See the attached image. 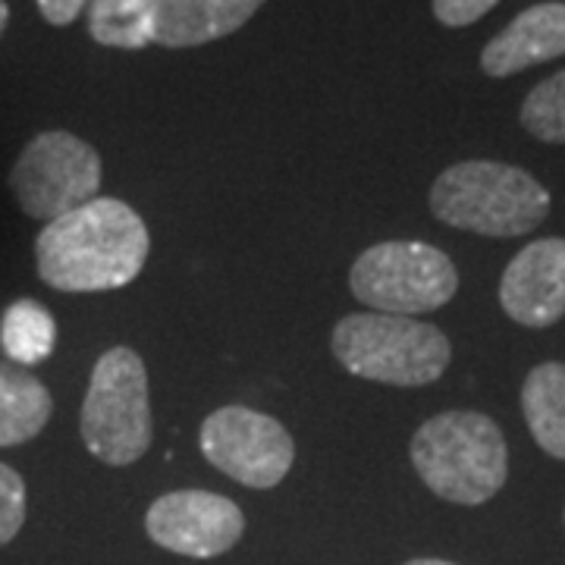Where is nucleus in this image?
<instances>
[{
    "instance_id": "4468645a",
    "label": "nucleus",
    "mask_w": 565,
    "mask_h": 565,
    "mask_svg": "<svg viewBox=\"0 0 565 565\" xmlns=\"http://www.w3.org/2000/svg\"><path fill=\"white\" fill-rule=\"evenodd\" d=\"M522 415L534 444L565 462V362H544L527 371Z\"/></svg>"
},
{
    "instance_id": "2eb2a0df",
    "label": "nucleus",
    "mask_w": 565,
    "mask_h": 565,
    "mask_svg": "<svg viewBox=\"0 0 565 565\" xmlns=\"http://www.w3.org/2000/svg\"><path fill=\"white\" fill-rule=\"evenodd\" d=\"M161 0H92L88 32L104 47L141 51L154 44V13Z\"/></svg>"
},
{
    "instance_id": "9b49d317",
    "label": "nucleus",
    "mask_w": 565,
    "mask_h": 565,
    "mask_svg": "<svg viewBox=\"0 0 565 565\" xmlns=\"http://www.w3.org/2000/svg\"><path fill=\"white\" fill-rule=\"evenodd\" d=\"M565 57V3L546 0L522 10L481 51V70L490 79H509L531 66Z\"/></svg>"
},
{
    "instance_id": "6ab92c4d",
    "label": "nucleus",
    "mask_w": 565,
    "mask_h": 565,
    "mask_svg": "<svg viewBox=\"0 0 565 565\" xmlns=\"http://www.w3.org/2000/svg\"><path fill=\"white\" fill-rule=\"evenodd\" d=\"M500 0H434V17L446 29H465L487 17Z\"/></svg>"
},
{
    "instance_id": "f257e3e1",
    "label": "nucleus",
    "mask_w": 565,
    "mask_h": 565,
    "mask_svg": "<svg viewBox=\"0 0 565 565\" xmlns=\"http://www.w3.org/2000/svg\"><path fill=\"white\" fill-rule=\"evenodd\" d=\"M151 239L139 214L120 199H95L51 221L35 239L39 277L57 292H107L132 282Z\"/></svg>"
},
{
    "instance_id": "0eeeda50",
    "label": "nucleus",
    "mask_w": 565,
    "mask_h": 565,
    "mask_svg": "<svg viewBox=\"0 0 565 565\" xmlns=\"http://www.w3.org/2000/svg\"><path fill=\"white\" fill-rule=\"evenodd\" d=\"M102 173V154L88 141L66 129H47L22 148L20 161L10 170V189L22 214L51 223L95 202Z\"/></svg>"
},
{
    "instance_id": "dca6fc26",
    "label": "nucleus",
    "mask_w": 565,
    "mask_h": 565,
    "mask_svg": "<svg viewBox=\"0 0 565 565\" xmlns=\"http://www.w3.org/2000/svg\"><path fill=\"white\" fill-rule=\"evenodd\" d=\"M0 345L10 355V362L20 367L47 362L57 345V323L47 308L32 299L13 302L0 321Z\"/></svg>"
},
{
    "instance_id": "423d86ee",
    "label": "nucleus",
    "mask_w": 565,
    "mask_h": 565,
    "mask_svg": "<svg viewBox=\"0 0 565 565\" xmlns=\"http://www.w3.org/2000/svg\"><path fill=\"white\" fill-rule=\"evenodd\" d=\"M349 289L377 315L415 318L452 302L459 292V270L437 245L381 243L355 258Z\"/></svg>"
},
{
    "instance_id": "1a4fd4ad",
    "label": "nucleus",
    "mask_w": 565,
    "mask_h": 565,
    "mask_svg": "<svg viewBox=\"0 0 565 565\" xmlns=\"http://www.w3.org/2000/svg\"><path fill=\"white\" fill-rule=\"evenodd\" d=\"M148 537L189 559H214L243 541L245 515L230 497L211 490H173L145 515Z\"/></svg>"
},
{
    "instance_id": "f03ea898",
    "label": "nucleus",
    "mask_w": 565,
    "mask_h": 565,
    "mask_svg": "<svg viewBox=\"0 0 565 565\" xmlns=\"http://www.w3.org/2000/svg\"><path fill=\"white\" fill-rule=\"evenodd\" d=\"M412 465L434 497L456 505H484L509 481V446L490 415L452 408L415 430Z\"/></svg>"
},
{
    "instance_id": "aec40b11",
    "label": "nucleus",
    "mask_w": 565,
    "mask_h": 565,
    "mask_svg": "<svg viewBox=\"0 0 565 565\" xmlns=\"http://www.w3.org/2000/svg\"><path fill=\"white\" fill-rule=\"evenodd\" d=\"M85 3L88 0H39V10L41 17L51 22V25L63 29V25H73V22L79 20Z\"/></svg>"
},
{
    "instance_id": "f8f14e48",
    "label": "nucleus",
    "mask_w": 565,
    "mask_h": 565,
    "mask_svg": "<svg viewBox=\"0 0 565 565\" xmlns=\"http://www.w3.org/2000/svg\"><path fill=\"white\" fill-rule=\"evenodd\" d=\"M264 0H161L154 13V44L180 51L202 47L239 32Z\"/></svg>"
},
{
    "instance_id": "7ed1b4c3",
    "label": "nucleus",
    "mask_w": 565,
    "mask_h": 565,
    "mask_svg": "<svg viewBox=\"0 0 565 565\" xmlns=\"http://www.w3.org/2000/svg\"><path fill=\"white\" fill-rule=\"evenodd\" d=\"M430 214L452 230L490 239H515L550 217V192L522 167L462 161L430 185Z\"/></svg>"
},
{
    "instance_id": "9d476101",
    "label": "nucleus",
    "mask_w": 565,
    "mask_h": 565,
    "mask_svg": "<svg viewBox=\"0 0 565 565\" xmlns=\"http://www.w3.org/2000/svg\"><path fill=\"white\" fill-rule=\"evenodd\" d=\"M505 318L527 330H546L565 318V239L546 236L527 243L505 264L500 280Z\"/></svg>"
},
{
    "instance_id": "4be33fe9",
    "label": "nucleus",
    "mask_w": 565,
    "mask_h": 565,
    "mask_svg": "<svg viewBox=\"0 0 565 565\" xmlns=\"http://www.w3.org/2000/svg\"><path fill=\"white\" fill-rule=\"evenodd\" d=\"M7 22H10V7H7V0H0V35L7 29Z\"/></svg>"
},
{
    "instance_id": "39448f33",
    "label": "nucleus",
    "mask_w": 565,
    "mask_h": 565,
    "mask_svg": "<svg viewBox=\"0 0 565 565\" xmlns=\"http://www.w3.org/2000/svg\"><path fill=\"white\" fill-rule=\"evenodd\" d=\"M79 434L85 449L104 465L126 468L151 449L154 422L148 371L139 352L114 345L95 362L82 403Z\"/></svg>"
},
{
    "instance_id": "20e7f679",
    "label": "nucleus",
    "mask_w": 565,
    "mask_h": 565,
    "mask_svg": "<svg viewBox=\"0 0 565 565\" xmlns=\"http://www.w3.org/2000/svg\"><path fill=\"white\" fill-rule=\"evenodd\" d=\"M330 345L349 374L390 386L434 384L452 362L440 327L399 315H345Z\"/></svg>"
},
{
    "instance_id": "6e6552de",
    "label": "nucleus",
    "mask_w": 565,
    "mask_h": 565,
    "mask_svg": "<svg viewBox=\"0 0 565 565\" xmlns=\"http://www.w3.org/2000/svg\"><path fill=\"white\" fill-rule=\"evenodd\" d=\"M199 446L217 471L252 490L277 487L296 462L289 430L277 418L245 405L211 412L199 430Z\"/></svg>"
},
{
    "instance_id": "a211bd4d",
    "label": "nucleus",
    "mask_w": 565,
    "mask_h": 565,
    "mask_svg": "<svg viewBox=\"0 0 565 565\" xmlns=\"http://www.w3.org/2000/svg\"><path fill=\"white\" fill-rule=\"evenodd\" d=\"M25 525V481L20 471L0 462V546L10 544Z\"/></svg>"
},
{
    "instance_id": "412c9836",
    "label": "nucleus",
    "mask_w": 565,
    "mask_h": 565,
    "mask_svg": "<svg viewBox=\"0 0 565 565\" xmlns=\"http://www.w3.org/2000/svg\"><path fill=\"white\" fill-rule=\"evenodd\" d=\"M405 565H459V563H449V559H434V556H422V559H408Z\"/></svg>"
},
{
    "instance_id": "ddd939ff",
    "label": "nucleus",
    "mask_w": 565,
    "mask_h": 565,
    "mask_svg": "<svg viewBox=\"0 0 565 565\" xmlns=\"http://www.w3.org/2000/svg\"><path fill=\"white\" fill-rule=\"evenodd\" d=\"M54 415L51 390L20 364L0 362V446L35 440Z\"/></svg>"
},
{
    "instance_id": "f3484780",
    "label": "nucleus",
    "mask_w": 565,
    "mask_h": 565,
    "mask_svg": "<svg viewBox=\"0 0 565 565\" xmlns=\"http://www.w3.org/2000/svg\"><path fill=\"white\" fill-rule=\"evenodd\" d=\"M519 120L537 141L565 145V70L527 92Z\"/></svg>"
}]
</instances>
